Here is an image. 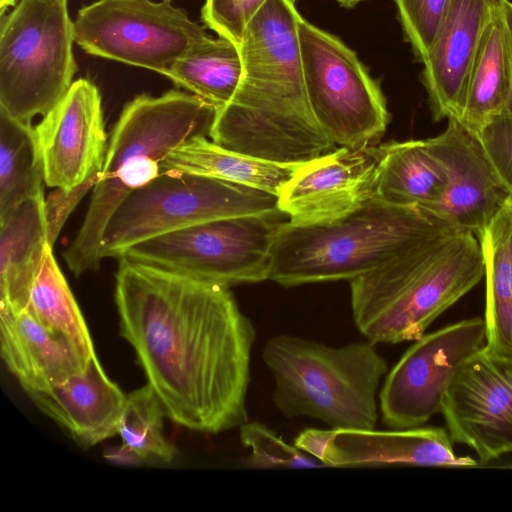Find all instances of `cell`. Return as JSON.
Instances as JSON below:
<instances>
[{
	"instance_id": "cell-1",
	"label": "cell",
	"mask_w": 512,
	"mask_h": 512,
	"mask_svg": "<svg viewBox=\"0 0 512 512\" xmlns=\"http://www.w3.org/2000/svg\"><path fill=\"white\" fill-rule=\"evenodd\" d=\"M119 333L167 417L219 434L248 421L256 331L229 287L119 258Z\"/></svg>"
},
{
	"instance_id": "cell-2",
	"label": "cell",
	"mask_w": 512,
	"mask_h": 512,
	"mask_svg": "<svg viewBox=\"0 0 512 512\" xmlns=\"http://www.w3.org/2000/svg\"><path fill=\"white\" fill-rule=\"evenodd\" d=\"M294 4L266 0L247 23L238 45L241 83L217 109L209 136L224 148L282 164L307 162L334 146L307 99Z\"/></svg>"
},
{
	"instance_id": "cell-3",
	"label": "cell",
	"mask_w": 512,
	"mask_h": 512,
	"mask_svg": "<svg viewBox=\"0 0 512 512\" xmlns=\"http://www.w3.org/2000/svg\"><path fill=\"white\" fill-rule=\"evenodd\" d=\"M484 272L478 237L444 225L350 280L354 323L375 344L415 341L474 288Z\"/></svg>"
},
{
	"instance_id": "cell-4",
	"label": "cell",
	"mask_w": 512,
	"mask_h": 512,
	"mask_svg": "<svg viewBox=\"0 0 512 512\" xmlns=\"http://www.w3.org/2000/svg\"><path fill=\"white\" fill-rule=\"evenodd\" d=\"M217 109L176 89L160 96L140 94L125 104L109 138L86 215L63 251L75 276L99 269L102 235L114 211L162 173L161 162L171 151L195 137H209Z\"/></svg>"
},
{
	"instance_id": "cell-5",
	"label": "cell",
	"mask_w": 512,
	"mask_h": 512,
	"mask_svg": "<svg viewBox=\"0 0 512 512\" xmlns=\"http://www.w3.org/2000/svg\"><path fill=\"white\" fill-rule=\"evenodd\" d=\"M262 360L272 375V400L287 418L307 417L332 429H373L380 383L389 371L376 344L330 346L292 334L271 337Z\"/></svg>"
},
{
	"instance_id": "cell-6",
	"label": "cell",
	"mask_w": 512,
	"mask_h": 512,
	"mask_svg": "<svg viewBox=\"0 0 512 512\" xmlns=\"http://www.w3.org/2000/svg\"><path fill=\"white\" fill-rule=\"evenodd\" d=\"M449 225L416 207L377 197L328 222L280 226L269 280L284 287L352 280Z\"/></svg>"
},
{
	"instance_id": "cell-7",
	"label": "cell",
	"mask_w": 512,
	"mask_h": 512,
	"mask_svg": "<svg viewBox=\"0 0 512 512\" xmlns=\"http://www.w3.org/2000/svg\"><path fill=\"white\" fill-rule=\"evenodd\" d=\"M74 22L67 0H20L0 21V109L30 123L73 84Z\"/></svg>"
},
{
	"instance_id": "cell-8",
	"label": "cell",
	"mask_w": 512,
	"mask_h": 512,
	"mask_svg": "<svg viewBox=\"0 0 512 512\" xmlns=\"http://www.w3.org/2000/svg\"><path fill=\"white\" fill-rule=\"evenodd\" d=\"M279 211L278 196L218 178L162 172L132 192L110 217L101 257L119 259L142 241L204 222Z\"/></svg>"
},
{
	"instance_id": "cell-9",
	"label": "cell",
	"mask_w": 512,
	"mask_h": 512,
	"mask_svg": "<svg viewBox=\"0 0 512 512\" xmlns=\"http://www.w3.org/2000/svg\"><path fill=\"white\" fill-rule=\"evenodd\" d=\"M284 218L279 210L216 219L142 241L121 257L227 287L257 283L269 279Z\"/></svg>"
},
{
	"instance_id": "cell-10",
	"label": "cell",
	"mask_w": 512,
	"mask_h": 512,
	"mask_svg": "<svg viewBox=\"0 0 512 512\" xmlns=\"http://www.w3.org/2000/svg\"><path fill=\"white\" fill-rule=\"evenodd\" d=\"M298 31L306 95L318 124L334 145H374L389 122L379 84L335 35L301 15Z\"/></svg>"
},
{
	"instance_id": "cell-11",
	"label": "cell",
	"mask_w": 512,
	"mask_h": 512,
	"mask_svg": "<svg viewBox=\"0 0 512 512\" xmlns=\"http://www.w3.org/2000/svg\"><path fill=\"white\" fill-rule=\"evenodd\" d=\"M74 28L87 54L162 75L209 36L171 0H97L78 10Z\"/></svg>"
},
{
	"instance_id": "cell-12",
	"label": "cell",
	"mask_w": 512,
	"mask_h": 512,
	"mask_svg": "<svg viewBox=\"0 0 512 512\" xmlns=\"http://www.w3.org/2000/svg\"><path fill=\"white\" fill-rule=\"evenodd\" d=\"M485 342V321L479 317L447 325L415 340L388 371L379 390L382 423L389 429L426 424L441 412L459 368Z\"/></svg>"
},
{
	"instance_id": "cell-13",
	"label": "cell",
	"mask_w": 512,
	"mask_h": 512,
	"mask_svg": "<svg viewBox=\"0 0 512 512\" xmlns=\"http://www.w3.org/2000/svg\"><path fill=\"white\" fill-rule=\"evenodd\" d=\"M441 413L451 440L482 462L512 454V357L485 345L473 353L452 380Z\"/></svg>"
},
{
	"instance_id": "cell-14",
	"label": "cell",
	"mask_w": 512,
	"mask_h": 512,
	"mask_svg": "<svg viewBox=\"0 0 512 512\" xmlns=\"http://www.w3.org/2000/svg\"><path fill=\"white\" fill-rule=\"evenodd\" d=\"M34 128L45 184L65 192L93 188L103 169L109 141L96 85L85 78L74 81Z\"/></svg>"
},
{
	"instance_id": "cell-15",
	"label": "cell",
	"mask_w": 512,
	"mask_h": 512,
	"mask_svg": "<svg viewBox=\"0 0 512 512\" xmlns=\"http://www.w3.org/2000/svg\"><path fill=\"white\" fill-rule=\"evenodd\" d=\"M446 174V187L426 213L460 230L481 237L512 198L492 165L479 137L457 119L427 139Z\"/></svg>"
},
{
	"instance_id": "cell-16",
	"label": "cell",
	"mask_w": 512,
	"mask_h": 512,
	"mask_svg": "<svg viewBox=\"0 0 512 512\" xmlns=\"http://www.w3.org/2000/svg\"><path fill=\"white\" fill-rule=\"evenodd\" d=\"M380 147H340L301 163L278 195L288 221L311 225L340 218L375 197Z\"/></svg>"
},
{
	"instance_id": "cell-17",
	"label": "cell",
	"mask_w": 512,
	"mask_h": 512,
	"mask_svg": "<svg viewBox=\"0 0 512 512\" xmlns=\"http://www.w3.org/2000/svg\"><path fill=\"white\" fill-rule=\"evenodd\" d=\"M506 1H451L435 42L422 62L421 81L435 121L460 117L483 37Z\"/></svg>"
},
{
	"instance_id": "cell-18",
	"label": "cell",
	"mask_w": 512,
	"mask_h": 512,
	"mask_svg": "<svg viewBox=\"0 0 512 512\" xmlns=\"http://www.w3.org/2000/svg\"><path fill=\"white\" fill-rule=\"evenodd\" d=\"M319 461L326 467L445 466L474 467L470 456L457 455L447 429H326Z\"/></svg>"
},
{
	"instance_id": "cell-19",
	"label": "cell",
	"mask_w": 512,
	"mask_h": 512,
	"mask_svg": "<svg viewBox=\"0 0 512 512\" xmlns=\"http://www.w3.org/2000/svg\"><path fill=\"white\" fill-rule=\"evenodd\" d=\"M24 392L43 414L84 449L118 434L126 395L107 376L97 354L83 372L63 383Z\"/></svg>"
},
{
	"instance_id": "cell-20",
	"label": "cell",
	"mask_w": 512,
	"mask_h": 512,
	"mask_svg": "<svg viewBox=\"0 0 512 512\" xmlns=\"http://www.w3.org/2000/svg\"><path fill=\"white\" fill-rule=\"evenodd\" d=\"M0 351L7 369L24 391L61 384L83 372L90 360L27 310H0Z\"/></svg>"
},
{
	"instance_id": "cell-21",
	"label": "cell",
	"mask_w": 512,
	"mask_h": 512,
	"mask_svg": "<svg viewBox=\"0 0 512 512\" xmlns=\"http://www.w3.org/2000/svg\"><path fill=\"white\" fill-rule=\"evenodd\" d=\"M48 244L43 194L22 202L0 223V310H26Z\"/></svg>"
},
{
	"instance_id": "cell-22",
	"label": "cell",
	"mask_w": 512,
	"mask_h": 512,
	"mask_svg": "<svg viewBox=\"0 0 512 512\" xmlns=\"http://www.w3.org/2000/svg\"><path fill=\"white\" fill-rule=\"evenodd\" d=\"M375 197L427 211L441 197L446 174L427 139L380 145Z\"/></svg>"
},
{
	"instance_id": "cell-23",
	"label": "cell",
	"mask_w": 512,
	"mask_h": 512,
	"mask_svg": "<svg viewBox=\"0 0 512 512\" xmlns=\"http://www.w3.org/2000/svg\"><path fill=\"white\" fill-rule=\"evenodd\" d=\"M299 165L252 157L199 136L171 151L161 162V172L210 176L278 196Z\"/></svg>"
},
{
	"instance_id": "cell-24",
	"label": "cell",
	"mask_w": 512,
	"mask_h": 512,
	"mask_svg": "<svg viewBox=\"0 0 512 512\" xmlns=\"http://www.w3.org/2000/svg\"><path fill=\"white\" fill-rule=\"evenodd\" d=\"M479 241L485 268V346L512 357V198Z\"/></svg>"
},
{
	"instance_id": "cell-25",
	"label": "cell",
	"mask_w": 512,
	"mask_h": 512,
	"mask_svg": "<svg viewBox=\"0 0 512 512\" xmlns=\"http://www.w3.org/2000/svg\"><path fill=\"white\" fill-rule=\"evenodd\" d=\"M510 82L508 38L502 11L483 37L470 72L463 110L457 120L478 135L490 119L504 112Z\"/></svg>"
},
{
	"instance_id": "cell-26",
	"label": "cell",
	"mask_w": 512,
	"mask_h": 512,
	"mask_svg": "<svg viewBox=\"0 0 512 512\" xmlns=\"http://www.w3.org/2000/svg\"><path fill=\"white\" fill-rule=\"evenodd\" d=\"M242 74L239 46L222 37L208 36L179 58L165 76L221 108L235 96Z\"/></svg>"
},
{
	"instance_id": "cell-27",
	"label": "cell",
	"mask_w": 512,
	"mask_h": 512,
	"mask_svg": "<svg viewBox=\"0 0 512 512\" xmlns=\"http://www.w3.org/2000/svg\"><path fill=\"white\" fill-rule=\"evenodd\" d=\"M35 128L0 109V223L28 198L43 194Z\"/></svg>"
},
{
	"instance_id": "cell-28",
	"label": "cell",
	"mask_w": 512,
	"mask_h": 512,
	"mask_svg": "<svg viewBox=\"0 0 512 512\" xmlns=\"http://www.w3.org/2000/svg\"><path fill=\"white\" fill-rule=\"evenodd\" d=\"M26 310L50 332L69 340L87 359L96 354L88 326L50 244Z\"/></svg>"
},
{
	"instance_id": "cell-29",
	"label": "cell",
	"mask_w": 512,
	"mask_h": 512,
	"mask_svg": "<svg viewBox=\"0 0 512 512\" xmlns=\"http://www.w3.org/2000/svg\"><path fill=\"white\" fill-rule=\"evenodd\" d=\"M165 417L164 406L148 383L126 395L118 435L143 464H167L175 458L176 449L164 436Z\"/></svg>"
},
{
	"instance_id": "cell-30",
	"label": "cell",
	"mask_w": 512,
	"mask_h": 512,
	"mask_svg": "<svg viewBox=\"0 0 512 512\" xmlns=\"http://www.w3.org/2000/svg\"><path fill=\"white\" fill-rule=\"evenodd\" d=\"M240 441L250 450L241 465L248 469H301L326 467L319 460L290 445L260 422L240 427Z\"/></svg>"
},
{
	"instance_id": "cell-31",
	"label": "cell",
	"mask_w": 512,
	"mask_h": 512,
	"mask_svg": "<svg viewBox=\"0 0 512 512\" xmlns=\"http://www.w3.org/2000/svg\"><path fill=\"white\" fill-rule=\"evenodd\" d=\"M452 0H394L405 39L415 58L429 53Z\"/></svg>"
},
{
	"instance_id": "cell-32",
	"label": "cell",
	"mask_w": 512,
	"mask_h": 512,
	"mask_svg": "<svg viewBox=\"0 0 512 512\" xmlns=\"http://www.w3.org/2000/svg\"><path fill=\"white\" fill-rule=\"evenodd\" d=\"M266 0H205L201 19L219 37L239 45L247 23Z\"/></svg>"
},
{
	"instance_id": "cell-33",
	"label": "cell",
	"mask_w": 512,
	"mask_h": 512,
	"mask_svg": "<svg viewBox=\"0 0 512 512\" xmlns=\"http://www.w3.org/2000/svg\"><path fill=\"white\" fill-rule=\"evenodd\" d=\"M478 137L512 197V116L493 117L482 127Z\"/></svg>"
},
{
	"instance_id": "cell-34",
	"label": "cell",
	"mask_w": 512,
	"mask_h": 512,
	"mask_svg": "<svg viewBox=\"0 0 512 512\" xmlns=\"http://www.w3.org/2000/svg\"><path fill=\"white\" fill-rule=\"evenodd\" d=\"M503 18L507 32L508 47H509V58H510V71H511V82L508 99L502 114L512 116V2L507 0L503 8Z\"/></svg>"
},
{
	"instance_id": "cell-35",
	"label": "cell",
	"mask_w": 512,
	"mask_h": 512,
	"mask_svg": "<svg viewBox=\"0 0 512 512\" xmlns=\"http://www.w3.org/2000/svg\"><path fill=\"white\" fill-rule=\"evenodd\" d=\"M104 457L112 463L119 465H138L143 464L139 457L130 449L121 445L112 447L103 453Z\"/></svg>"
},
{
	"instance_id": "cell-36",
	"label": "cell",
	"mask_w": 512,
	"mask_h": 512,
	"mask_svg": "<svg viewBox=\"0 0 512 512\" xmlns=\"http://www.w3.org/2000/svg\"><path fill=\"white\" fill-rule=\"evenodd\" d=\"M17 0H0V15L3 16L9 8H14Z\"/></svg>"
},
{
	"instance_id": "cell-37",
	"label": "cell",
	"mask_w": 512,
	"mask_h": 512,
	"mask_svg": "<svg viewBox=\"0 0 512 512\" xmlns=\"http://www.w3.org/2000/svg\"><path fill=\"white\" fill-rule=\"evenodd\" d=\"M338 2L341 6L345 8H352L359 4L360 2L366 1V0H335Z\"/></svg>"
},
{
	"instance_id": "cell-38",
	"label": "cell",
	"mask_w": 512,
	"mask_h": 512,
	"mask_svg": "<svg viewBox=\"0 0 512 512\" xmlns=\"http://www.w3.org/2000/svg\"><path fill=\"white\" fill-rule=\"evenodd\" d=\"M42 1H45V2H60V1H63V0H42Z\"/></svg>"
},
{
	"instance_id": "cell-39",
	"label": "cell",
	"mask_w": 512,
	"mask_h": 512,
	"mask_svg": "<svg viewBox=\"0 0 512 512\" xmlns=\"http://www.w3.org/2000/svg\"><path fill=\"white\" fill-rule=\"evenodd\" d=\"M505 468H512V464L505 466Z\"/></svg>"
},
{
	"instance_id": "cell-40",
	"label": "cell",
	"mask_w": 512,
	"mask_h": 512,
	"mask_svg": "<svg viewBox=\"0 0 512 512\" xmlns=\"http://www.w3.org/2000/svg\"><path fill=\"white\" fill-rule=\"evenodd\" d=\"M291 2L295 3L296 0H290Z\"/></svg>"
}]
</instances>
